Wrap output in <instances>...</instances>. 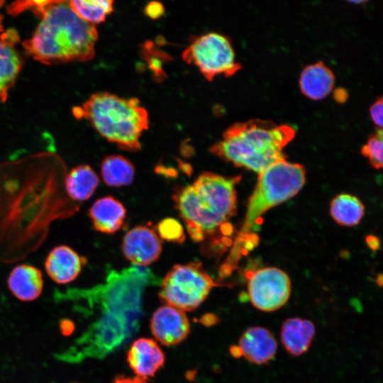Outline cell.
Returning <instances> with one entry per match:
<instances>
[{
	"label": "cell",
	"mask_w": 383,
	"mask_h": 383,
	"mask_svg": "<svg viewBox=\"0 0 383 383\" xmlns=\"http://www.w3.org/2000/svg\"><path fill=\"white\" fill-rule=\"evenodd\" d=\"M39 16L41 21L35 30L23 43L34 60L54 65L94 57L96 28L80 18L69 1H50Z\"/></svg>",
	"instance_id": "6da1fadb"
},
{
	"label": "cell",
	"mask_w": 383,
	"mask_h": 383,
	"mask_svg": "<svg viewBox=\"0 0 383 383\" xmlns=\"http://www.w3.org/2000/svg\"><path fill=\"white\" fill-rule=\"evenodd\" d=\"M240 179L204 172L193 184L176 189L175 208L192 240L207 242L233 216L237 206L235 186Z\"/></svg>",
	"instance_id": "7a4b0ae2"
},
{
	"label": "cell",
	"mask_w": 383,
	"mask_h": 383,
	"mask_svg": "<svg viewBox=\"0 0 383 383\" xmlns=\"http://www.w3.org/2000/svg\"><path fill=\"white\" fill-rule=\"evenodd\" d=\"M295 135L292 126L252 119L229 126L210 150L235 166L260 174L272 164L286 158L283 149Z\"/></svg>",
	"instance_id": "3957f363"
},
{
	"label": "cell",
	"mask_w": 383,
	"mask_h": 383,
	"mask_svg": "<svg viewBox=\"0 0 383 383\" xmlns=\"http://www.w3.org/2000/svg\"><path fill=\"white\" fill-rule=\"evenodd\" d=\"M108 141L122 150H140V138L149 127L148 114L137 98L124 99L109 92L92 94L82 106L73 109Z\"/></svg>",
	"instance_id": "277c9868"
},
{
	"label": "cell",
	"mask_w": 383,
	"mask_h": 383,
	"mask_svg": "<svg viewBox=\"0 0 383 383\" xmlns=\"http://www.w3.org/2000/svg\"><path fill=\"white\" fill-rule=\"evenodd\" d=\"M305 181L304 167L285 159L272 164L260 173L248 201L245 217L238 233L240 238L250 233L257 219L267 210L296 195Z\"/></svg>",
	"instance_id": "5b68a950"
},
{
	"label": "cell",
	"mask_w": 383,
	"mask_h": 383,
	"mask_svg": "<svg viewBox=\"0 0 383 383\" xmlns=\"http://www.w3.org/2000/svg\"><path fill=\"white\" fill-rule=\"evenodd\" d=\"M219 285L200 262L174 265L161 283L159 296L166 305L183 311L196 309L213 287Z\"/></svg>",
	"instance_id": "8992f818"
},
{
	"label": "cell",
	"mask_w": 383,
	"mask_h": 383,
	"mask_svg": "<svg viewBox=\"0 0 383 383\" xmlns=\"http://www.w3.org/2000/svg\"><path fill=\"white\" fill-rule=\"evenodd\" d=\"M182 57L185 62L196 66L208 81L218 75L230 77L241 69L230 39L218 33L193 36Z\"/></svg>",
	"instance_id": "52a82bcc"
},
{
	"label": "cell",
	"mask_w": 383,
	"mask_h": 383,
	"mask_svg": "<svg viewBox=\"0 0 383 383\" xmlns=\"http://www.w3.org/2000/svg\"><path fill=\"white\" fill-rule=\"evenodd\" d=\"M290 294V279L279 268H262L248 278L249 300L255 308L261 311L278 310L288 301Z\"/></svg>",
	"instance_id": "ba28073f"
},
{
	"label": "cell",
	"mask_w": 383,
	"mask_h": 383,
	"mask_svg": "<svg viewBox=\"0 0 383 383\" xmlns=\"http://www.w3.org/2000/svg\"><path fill=\"white\" fill-rule=\"evenodd\" d=\"M277 343L272 332L266 328L252 326L242 334L238 345L231 348V354L238 357H244L256 365H263L271 361L276 355Z\"/></svg>",
	"instance_id": "9c48e42d"
},
{
	"label": "cell",
	"mask_w": 383,
	"mask_h": 383,
	"mask_svg": "<svg viewBox=\"0 0 383 383\" xmlns=\"http://www.w3.org/2000/svg\"><path fill=\"white\" fill-rule=\"evenodd\" d=\"M150 328L157 341L170 346L180 343L187 337L190 323L184 311L165 305L157 309L153 313Z\"/></svg>",
	"instance_id": "30bf717a"
},
{
	"label": "cell",
	"mask_w": 383,
	"mask_h": 383,
	"mask_svg": "<svg viewBox=\"0 0 383 383\" xmlns=\"http://www.w3.org/2000/svg\"><path fill=\"white\" fill-rule=\"evenodd\" d=\"M122 250L126 257L134 265L144 267L160 256L162 243L156 233L146 226H137L125 235Z\"/></svg>",
	"instance_id": "8fae6325"
},
{
	"label": "cell",
	"mask_w": 383,
	"mask_h": 383,
	"mask_svg": "<svg viewBox=\"0 0 383 383\" xmlns=\"http://www.w3.org/2000/svg\"><path fill=\"white\" fill-rule=\"evenodd\" d=\"M87 259L68 245H60L52 248L45 260V269L57 284H65L74 281L80 274Z\"/></svg>",
	"instance_id": "7c38bea8"
},
{
	"label": "cell",
	"mask_w": 383,
	"mask_h": 383,
	"mask_svg": "<svg viewBox=\"0 0 383 383\" xmlns=\"http://www.w3.org/2000/svg\"><path fill=\"white\" fill-rule=\"evenodd\" d=\"M165 354L156 341L141 338L135 340L130 347L127 360L137 377L147 379L155 374L165 363Z\"/></svg>",
	"instance_id": "4fadbf2b"
},
{
	"label": "cell",
	"mask_w": 383,
	"mask_h": 383,
	"mask_svg": "<svg viewBox=\"0 0 383 383\" xmlns=\"http://www.w3.org/2000/svg\"><path fill=\"white\" fill-rule=\"evenodd\" d=\"M19 37L14 29L0 35V99L6 101L22 67L21 58L15 48Z\"/></svg>",
	"instance_id": "5bb4252c"
},
{
	"label": "cell",
	"mask_w": 383,
	"mask_h": 383,
	"mask_svg": "<svg viewBox=\"0 0 383 383\" xmlns=\"http://www.w3.org/2000/svg\"><path fill=\"white\" fill-rule=\"evenodd\" d=\"M7 284L14 296L22 301H30L38 298L44 284L41 270L28 264L13 267L8 277Z\"/></svg>",
	"instance_id": "9a60e30c"
},
{
	"label": "cell",
	"mask_w": 383,
	"mask_h": 383,
	"mask_svg": "<svg viewBox=\"0 0 383 383\" xmlns=\"http://www.w3.org/2000/svg\"><path fill=\"white\" fill-rule=\"evenodd\" d=\"M88 213L94 229L98 232L109 234L118 231L126 217L123 205L111 196L96 200Z\"/></svg>",
	"instance_id": "2e32d148"
},
{
	"label": "cell",
	"mask_w": 383,
	"mask_h": 383,
	"mask_svg": "<svg viewBox=\"0 0 383 383\" xmlns=\"http://www.w3.org/2000/svg\"><path fill=\"white\" fill-rule=\"evenodd\" d=\"M335 79L332 70L323 62H317L303 69L299 84L304 96L312 100H320L331 92Z\"/></svg>",
	"instance_id": "e0dca14e"
},
{
	"label": "cell",
	"mask_w": 383,
	"mask_h": 383,
	"mask_svg": "<svg viewBox=\"0 0 383 383\" xmlns=\"http://www.w3.org/2000/svg\"><path fill=\"white\" fill-rule=\"evenodd\" d=\"M315 333V326L311 321L289 318L282 324L281 340L289 354L299 356L309 350Z\"/></svg>",
	"instance_id": "ac0fdd59"
},
{
	"label": "cell",
	"mask_w": 383,
	"mask_h": 383,
	"mask_svg": "<svg viewBox=\"0 0 383 383\" xmlns=\"http://www.w3.org/2000/svg\"><path fill=\"white\" fill-rule=\"evenodd\" d=\"M64 182L68 196L73 201L81 202L93 195L99 184V179L89 165H79L67 174Z\"/></svg>",
	"instance_id": "d6986e66"
},
{
	"label": "cell",
	"mask_w": 383,
	"mask_h": 383,
	"mask_svg": "<svg viewBox=\"0 0 383 383\" xmlns=\"http://www.w3.org/2000/svg\"><path fill=\"white\" fill-rule=\"evenodd\" d=\"M104 182L109 187H116L131 184L134 178L133 164L121 155H109L101 164Z\"/></svg>",
	"instance_id": "ffe728a7"
},
{
	"label": "cell",
	"mask_w": 383,
	"mask_h": 383,
	"mask_svg": "<svg viewBox=\"0 0 383 383\" xmlns=\"http://www.w3.org/2000/svg\"><path fill=\"white\" fill-rule=\"evenodd\" d=\"M331 214L340 226H353L357 225L362 218L365 207L356 196L341 194L332 200Z\"/></svg>",
	"instance_id": "44dd1931"
},
{
	"label": "cell",
	"mask_w": 383,
	"mask_h": 383,
	"mask_svg": "<svg viewBox=\"0 0 383 383\" xmlns=\"http://www.w3.org/2000/svg\"><path fill=\"white\" fill-rule=\"evenodd\" d=\"M113 1L110 0H75L69 4L83 21L94 25L104 22L113 10Z\"/></svg>",
	"instance_id": "7402d4cb"
},
{
	"label": "cell",
	"mask_w": 383,
	"mask_h": 383,
	"mask_svg": "<svg viewBox=\"0 0 383 383\" xmlns=\"http://www.w3.org/2000/svg\"><path fill=\"white\" fill-rule=\"evenodd\" d=\"M382 135V129L378 128L370 136L367 143L361 148L362 154L367 157L370 164L377 170L382 168L383 165Z\"/></svg>",
	"instance_id": "603a6c76"
},
{
	"label": "cell",
	"mask_w": 383,
	"mask_h": 383,
	"mask_svg": "<svg viewBox=\"0 0 383 383\" xmlns=\"http://www.w3.org/2000/svg\"><path fill=\"white\" fill-rule=\"evenodd\" d=\"M160 236L171 242L182 243L184 240V229L181 223L174 218H165L157 226Z\"/></svg>",
	"instance_id": "cb8c5ba5"
},
{
	"label": "cell",
	"mask_w": 383,
	"mask_h": 383,
	"mask_svg": "<svg viewBox=\"0 0 383 383\" xmlns=\"http://www.w3.org/2000/svg\"><path fill=\"white\" fill-rule=\"evenodd\" d=\"M383 101L382 97L377 99L370 108V115L373 123L382 129L383 124Z\"/></svg>",
	"instance_id": "d4e9b609"
},
{
	"label": "cell",
	"mask_w": 383,
	"mask_h": 383,
	"mask_svg": "<svg viewBox=\"0 0 383 383\" xmlns=\"http://www.w3.org/2000/svg\"><path fill=\"white\" fill-rule=\"evenodd\" d=\"M145 12L151 18H158L163 15L164 7L160 3L153 1L146 6Z\"/></svg>",
	"instance_id": "484cf974"
},
{
	"label": "cell",
	"mask_w": 383,
	"mask_h": 383,
	"mask_svg": "<svg viewBox=\"0 0 383 383\" xmlns=\"http://www.w3.org/2000/svg\"><path fill=\"white\" fill-rule=\"evenodd\" d=\"M113 383H147L145 379L138 377H127L123 375H119L116 377Z\"/></svg>",
	"instance_id": "4316f807"
},
{
	"label": "cell",
	"mask_w": 383,
	"mask_h": 383,
	"mask_svg": "<svg viewBox=\"0 0 383 383\" xmlns=\"http://www.w3.org/2000/svg\"><path fill=\"white\" fill-rule=\"evenodd\" d=\"M334 99L338 102H344L348 98V93L342 88H339L334 91Z\"/></svg>",
	"instance_id": "83f0119b"
},
{
	"label": "cell",
	"mask_w": 383,
	"mask_h": 383,
	"mask_svg": "<svg viewBox=\"0 0 383 383\" xmlns=\"http://www.w3.org/2000/svg\"><path fill=\"white\" fill-rule=\"evenodd\" d=\"M2 1H0V4H2ZM3 17L0 15V34H1L4 31V26H3Z\"/></svg>",
	"instance_id": "f1b7e54d"
},
{
	"label": "cell",
	"mask_w": 383,
	"mask_h": 383,
	"mask_svg": "<svg viewBox=\"0 0 383 383\" xmlns=\"http://www.w3.org/2000/svg\"><path fill=\"white\" fill-rule=\"evenodd\" d=\"M75 383H77V382H75Z\"/></svg>",
	"instance_id": "f546056e"
}]
</instances>
